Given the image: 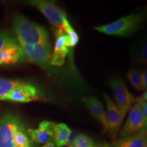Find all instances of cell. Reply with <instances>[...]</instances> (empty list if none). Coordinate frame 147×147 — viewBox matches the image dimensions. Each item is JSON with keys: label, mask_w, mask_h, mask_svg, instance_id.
Masks as SVG:
<instances>
[{"label": "cell", "mask_w": 147, "mask_h": 147, "mask_svg": "<svg viewBox=\"0 0 147 147\" xmlns=\"http://www.w3.org/2000/svg\"><path fill=\"white\" fill-rule=\"evenodd\" d=\"M13 30L18 43L25 45H51L49 36L45 28L21 14L14 19Z\"/></svg>", "instance_id": "6da1fadb"}, {"label": "cell", "mask_w": 147, "mask_h": 147, "mask_svg": "<svg viewBox=\"0 0 147 147\" xmlns=\"http://www.w3.org/2000/svg\"><path fill=\"white\" fill-rule=\"evenodd\" d=\"M145 18V16L142 14H130L111 23L95 27L94 29L106 35L128 37L138 32L142 27Z\"/></svg>", "instance_id": "7a4b0ae2"}, {"label": "cell", "mask_w": 147, "mask_h": 147, "mask_svg": "<svg viewBox=\"0 0 147 147\" xmlns=\"http://www.w3.org/2000/svg\"><path fill=\"white\" fill-rule=\"evenodd\" d=\"M29 4L38 8L55 28V32L67 34L74 28L67 20L65 12L51 1L34 0L28 1Z\"/></svg>", "instance_id": "3957f363"}, {"label": "cell", "mask_w": 147, "mask_h": 147, "mask_svg": "<svg viewBox=\"0 0 147 147\" xmlns=\"http://www.w3.org/2000/svg\"><path fill=\"white\" fill-rule=\"evenodd\" d=\"M25 59L18 42L6 31L0 33V65H11Z\"/></svg>", "instance_id": "277c9868"}, {"label": "cell", "mask_w": 147, "mask_h": 147, "mask_svg": "<svg viewBox=\"0 0 147 147\" xmlns=\"http://www.w3.org/2000/svg\"><path fill=\"white\" fill-rule=\"evenodd\" d=\"M147 132V117L137 102L130 110L127 121L120 131L122 138Z\"/></svg>", "instance_id": "5b68a950"}, {"label": "cell", "mask_w": 147, "mask_h": 147, "mask_svg": "<svg viewBox=\"0 0 147 147\" xmlns=\"http://www.w3.org/2000/svg\"><path fill=\"white\" fill-rule=\"evenodd\" d=\"M24 57L29 61L34 63L48 69L51 66V45H25L19 43Z\"/></svg>", "instance_id": "8992f818"}, {"label": "cell", "mask_w": 147, "mask_h": 147, "mask_svg": "<svg viewBox=\"0 0 147 147\" xmlns=\"http://www.w3.org/2000/svg\"><path fill=\"white\" fill-rule=\"evenodd\" d=\"M108 85L113 91L115 104L124 112L127 113L131 109L132 105L136 102V98L130 93L125 82L118 78H110L108 80Z\"/></svg>", "instance_id": "52a82bcc"}, {"label": "cell", "mask_w": 147, "mask_h": 147, "mask_svg": "<svg viewBox=\"0 0 147 147\" xmlns=\"http://www.w3.org/2000/svg\"><path fill=\"white\" fill-rule=\"evenodd\" d=\"M22 122L13 114L7 113L0 119V147H16L14 132Z\"/></svg>", "instance_id": "ba28073f"}, {"label": "cell", "mask_w": 147, "mask_h": 147, "mask_svg": "<svg viewBox=\"0 0 147 147\" xmlns=\"http://www.w3.org/2000/svg\"><path fill=\"white\" fill-rule=\"evenodd\" d=\"M105 99L106 109V120H107V131L110 136L115 139L120 129L123 121L126 114L123 112L117 104L113 102L108 94L104 93Z\"/></svg>", "instance_id": "9c48e42d"}, {"label": "cell", "mask_w": 147, "mask_h": 147, "mask_svg": "<svg viewBox=\"0 0 147 147\" xmlns=\"http://www.w3.org/2000/svg\"><path fill=\"white\" fill-rule=\"evenodd\" d=\"M56 40L55 49L51 59V65L61 66L65 63V57L68 54V36L63 32H55Z\"/></svg>", "instance_id": "30bf717a"}, {"label": "cell", "mask_w": 147, "mask_h": 147, "mask_svg": "<svg viewBox=\"0 0 147 147\" xmlns=\"http://www.w3.org/2000/svg\"><path fill=\"white\" fill-rule=\"evenodd\" d=\"M39 97L38 90L32 84H21L14 88L7 97L5 100L12 101V102L26 103L38 100Z\"/></svg>", "instance_id": "8fae6325"}, {"label": "cell", "mask_w": 147, "mask_h": 147, "mask_svg": "<svg viewBox=\"0 0 147 147\" xmlns=\"http://www.w3.org/2000/svg\"><path fill=\"white\" fill-rule=\"evenodd\" d=\"M55 123L51 121H44L39 124L38 128L36 129H29V135L34 142L37 144H46L53 142L54 139V127Z\"/></svg>", "instance_id": "7c38bea8"}, {"label": "cell", "mask_w": 147, "mask_h": 147, "mask_svg": "<svg viewBox=\"0 0 147 147\" xmlns=\"http://www.w3.org/2000/svg\"><path fill=\"white\" fill-rule=\"evenodd\" d=\"M82 102L89 110L90 114L102 123L104 131H107L106 113L100 100L95 96H87L82 99Z\"/></svg>", "instance_id": "4fadbf2b"}, {"label": "cell", "mask_w": 147, "mask_h": 147, "mask_svg": "<svg viewBox=\"0 0 147 147\" xmlns=\"http://www.w3.org/2000/svg\"><path fill=\"white\" fill-rule=\"evenodd\" d=\"M130 55L133 61L147 65V34L134 42L130 49Z\"/></svg>", "instance_id": "5bb4252c"}, {"label": "cell", "mask_w": 147, "mask_h": 147, "mask_svg": "<svg viewBox=\"0 0 147 147\" xmlns=\"http://www.w3.org/2000/svg\"><path fill=\"white\" fill-rule=\"evenodd\" d=\"M147 143V132L123 137L115 141L113 147H144Z\"/></svg>", "instance_id": "9a60e30c"}, {"label": "cell", "mask_w": 147, "mask_h": 147, "mask_svg": "<svg viewBox=\"0 0 147 147\" xmlns=\"http://www.w3.org/2000/svg\"><path fill=\"white\" fill-rule=\"evenodd\" d=\"M71 130L65 123L55 125L54 127V142L56 147H63L67 144L71 137Z\"/></svg>", "instance_id": "2e32d148"}, {"label": "cell", "mask_w": 147, "mask_h": 147, "mask_svg": "<svg viewBox=\"0 0 147 147\" xmlns=\"http://www.w3.org/2000/svg\"><path fill=\"white\" fill-rule=\"evenodd\" d=\"M23 83V82L19 81V80H9V79L0 78V100H5L7 95L14 88Z\"/></svg>", "instance_id": "e0dca14e"}, {"label": "cell", "mask_w": 147, "mask_h": 147, "mask_svg": "<svg viewBox=\"0 0 147 147\" xmlns=\"http://www.w3.org/2000/svg\"><path fill=\"white\" fill-rule=\"evenodd\" d=\"M14 144L16 147H32L30 140L23 123L16 128L14 132Z\"/></svg>", "instance_id": "ac0fdd59"}, {"label": "cell", "mask_w": 147, "mask_h": 147, "mask_svg": "<svg viewBox=\"0 0 147 147\" xmlns=\"http://www.w3.org/2000/svg\"><path fill=\"white\" fill-rule=\"evenodd\" d=\"M127 76L134 89L137 91H143L142 84V71L138 69H131L127 73Z\"/></svg>", "instance_id": "d6986e66"}, {"label": "cell", "mask_w": 147, "mask_h": 147, "mask_svg": "<svg viewBox=\"0 0 147 147\" xmlns=\"http://www.w3.org/2000/svg\"><path fill=\"white\" fill-rule=\"evenodd\" d=\"M68 147H93V143L89 136L84 134H78L72 140H69Z\"/></svg>", "instance_id": "ffe728a7"}, {"label": "cell", "mask_w": 147, "mask_h": 147, "mask_svg": "<svg viewBox=\"0 0 147 147\" xmlns=\"http://www.w3.org/2000/svg\"><path fill=\"white\" fill-rule=\"evenodd\" d=\"M68 36V47L69 49L76 47L77 44L78 43L79 37L78 35L74 29H71L69 33L67 34Z\"/></svg>", "instance_id": "44dd1931"}, {"label": "cell", "mask_w": 147, "mask_h": 147, "mask_svg": "<svg viewBox=\"0 0 147 147\" xmlns=\"http://www.w3.org/2000/svg\"><path fill=\"white\" fill-rule=\"evenodd\" d=\"M142 84L143 91H147V69L142 71Z\"/></svg>", "instance_id": "7402d4cb"}, {"label": "cell", "mask_w": 147, "mask_h": 147, "mask_svg": "<svg viewBox=\"0 0 147 147\" xmlns=\"http://www.w3.org/2000/svg\"><path fill=\"white\" fill-rule=\"evenodd\" d=\"M136 102L138 104H139L140 107L142 109L143 113H144V115H146L147 117V101L140 100V99L138 98Z\"/></svg>", "instance_id": "603a6c76"}, {"label": "cell", "mask_w": 147, "mask_h": 147, "mask_svg": "<svg viewBox=\"0 0 147 147\" xmlns=\"http://www.w3.org/2000/svg\"><path fill=\"white\" fill-rule=\"evenodd\" d=\"M93 147H113L112 144H110V143L107 142H102L97 143V144L93 145Z\"/></svg>", "instance_id": "cb8c5ba5"}, {"label": "cell", "mask_w": 147, "mask_h": 147, "mask_svg": "<svg viewBox=\"0 0 147 147\" xmlns=\"http://www.w3.org/2000/svg\"><path fill=\"white\" fill-rule=\"evenodd\" d=\"M139 99H140V100H142L147 101V91H144V93L141 95V96L139 97Z\"/></svg>", "instance_id": "d4e9b609"}, {"label": "cell", "mask_w": 147, "mask_h": 147, "mask_svg": "<svg viewBox=\"0 0 147 147\" xmlns=\"http://www.w3.org/2000/svg\"><path fill=\"white\" fill-rule=\"evenodd\" d=\"M42 147H56V146H55L54 142L53 141V142L47 143V144H45L44 146H42Z\"/></svg>", "instance_id": "484cf974"}, {"label": "cell", "mask_w": 147, "mask_h": 147, "mask_svg": "<svg viewBox=\"0 0 147 147\" xmlns=\"http://www.w3.org/2000/svg\"><path fill=\"white\" fill-rule=\"evenodd\" d=\"M144 147H147V143H146V145H145V146H144Z\"/></svg>", "instance_id": "4316f807"}]
</instances>
